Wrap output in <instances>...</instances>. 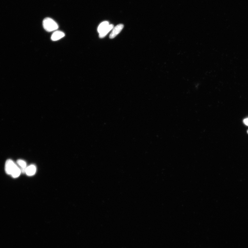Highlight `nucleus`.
Returning a JSON list of instances; mask_svg holds the SVG:
<instances>
[{
  "mask_svg": "<svg viewBox=\"0 0 248 248\" xmlns=\"http://www.w3.org/2000/svg\"><path fill=\"white\" fill-rule=\"evenodd\" d=\"M113 25L111 24L106 27L104 30L99 33V37L101 38H103L105 37L107 34L113 28Z\"/></svg>",
  "mask_w": 248,
  "mask_h": 248,
  "instance_id": "6",
  "label": "nucleus"
},
{
  "mask_svg": "<svg viewBox=\"0 0 248 248\" xmlns=\"http://www.w3.org/2000/svg\"><path fill=\"white\" fill-rule=\"evenodd\" d=\"M109 22H104L99 25L98 28V31L99 33H101V31L105 29L106 27L109 25Z\"/></svg>",
  "mask_w": 248,
  "mask_h": 248,
  "instance_id": "7",
  "label": "nucleus"
},
{
  "mask_svg": "<svg viewBox=\"0 0 248 248\" xmlns=\"http://www.w3.org/2000/svg\"><path fill=\"white\" fill-rule=\"evenodd\" d=\"M43 27L48 32H51L56 31L58 28V25L57 22L53 19L50 18H46L43 20Z\"/></svg>",
  "mask_w": 248,
  "mask_h": 248,
  "instance_id": "1",
  "label": "nucleus"
},
{
  "mask_svg": "<svg viewBox=\"0 0 248 248\" xmlns=\"http://www.w3.org/2000/svg\"><path fill=\"white\" fill-rule=\"evenodd\" d=\"M243 123H244L245 125L248 126V118H246L244 119L243 120Z\"/></svg>",
  "mask_w": 248,
  "mask_h": 248,
  "instance_id": "10",
  "label": "nucleus"
},
{
  "mask_svg": "<svg viewBox=\"0 0 248 248\" xmlns=\"http://www.w3.org/2000/svg\"><path fill=\"white\" fill-rule=\"evenodd\" d=\"M65 34L63 32L57 31L54 32L51 36V39L53 41H56L64 37Z\"/></svg>",
  "mask_w": 248,
  "mask_h": 248,
  "instance_id": "4",
  "label": "nucleus"
},
{
  "mask_svg": "<svg viewBox=\"0 0 248 248\" xmlns=\"http://www.w3.org/2000/svg\"><path fill=\"white\" fill-rule=\"evenodd\" d=\"M36 167L35 165H31L26 168L25 173L29 176H33L36 172Z\"/></svg>",
  "mask_w": 248,
  "mask_h": 248,
  "instance_id": "5",
  "label": "nucleus"
},
{
  "mask_svg": "<svg viewBox=\"0 0 248 248\" xmlns=\"http://www.w3.org/2000/svg\"><path fill=\"white\" fill-rule=\"evenodd\" d=\"M17 165L11 160L6 161L5 164V171L7 174H11V173Z\"/></svg>",
  "mask_w": 248,
  "mask_h": 248,
  "instance_id": "2",
  "label": "nucleus"
},
{
  "mask_svg": "<svg viewBox=\"0 0 248 248\" xmlns=\"http://www.w3.org/2000/svg\"><path fill=\"white\" fill-rule=\"evenodd\" d=\"M124 25L122 24L117 25L116 26H115L113 29L112 32L110 34L109 37L110 39H113L115 38L121 31L124 28Z\"/></svg>",
  "mask_w": 248,
  "mask_h": 248,
  "instance_id": "3",
  "label": "nucleus"
},
{
  "mask_svg": "<svg viewBox=\"0 0 248 248\" xmlns=\"http://www.w3.org/2000/svg\"><path fill=\"white\" fill-rule=\"evenodd\" d=\"M247 133H248V130H247Z\"/></svg>",
  "mask_w": 248,
  "mask_h": 248,
  "instance_id": "11",
  "label": "nucleus"
},
{
  "mask_svg": "<svg viewBox=\"0 0 248 248\" xmlns=\"http://www.w3.org/2000/svg\"><path fill=\"white\" fill-rule=\"evenodd\" d=\"M17 163L21 168V171L23 173L25 172L26 163L24 160H19L17 161Z\"/></svg>",
  "mask_w": 248,
  "mask_h": 248,
  "instance_id": "8",
  "label": "nucleus"
},
{
  "mask_svg": "<svg viewBox=\"0 0 248 248\" xmlns=\"http://www.w3.org/2000/svg\"><path fill=\"white\" fill-rule=\"evenodd\" d=\"M21 172V171L16 166L14 170H13L12 173H11V175L14 178H16V177H19V176Z\"/></svg>",
  "mask_w": 248,
  "mask_h": 248,
  "instance_id": "9",
  "label": "nucleus"
}]
</instances>
